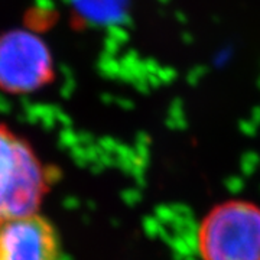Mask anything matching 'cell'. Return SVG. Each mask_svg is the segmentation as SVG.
Wrapping results in <instances>:
<instances>
[{
	"label": "cell",
	"instance_id": "cell-1",
	"mask_svg": "<svg viewBox=\"0 0 260 260\" xmlns=\"http://www.w3.org/2000/svg\"><path fill=\"white\" fill-rule=\"evenodd\" d=\"M52 174L23 136L0 124V223L38 213Z\"/></svg>",
	"mask_w": 260,
	"mask_h": 260
},
{
	"label": "cell",
	"instance_id": "cell-2",
	"mask_svg": "<svg viewBox=\"0 0 260 260\" xmlns=\"http://www.w3.org/2000/svg\"><path fill=\"white\" fill-rule=\"evenodd\" d=\"M203 260H260V207L227 201L214 207L198 229Z\"/></svg>",
	"mask_w": 260,
	"mask_h": 260
},
{
	"label": "cell",
	"instance_id": "cell-4",
	"mask_svg": "<svg viewBox=\"0 0 260 260\" xmlns=\"http://www.w3.org/2000/svg\"><path fill=\"white\" fill-rule=\"evenodd\" d=\"M59 232L39 213L0 223V260H62Z\"/></svg>",
	"mask_w": 260,
	"mask_h": 260
},
{
	"label": "cell",
	"instance_id": "cell-3",
	"mask_svg": "<svg viewBox=\"0 0 260 260\" xmlns=\"http://www.w3.org/2000/svg\"><path fill=\"white\" fill-rule=\"evenodd\" d=\"M54 78V65L47 45L39 38L15 30L0 35V90L30 94Z\"/></svg>",
	"mask_w": 260,
	"mask_h": 260
}]
</instances>
